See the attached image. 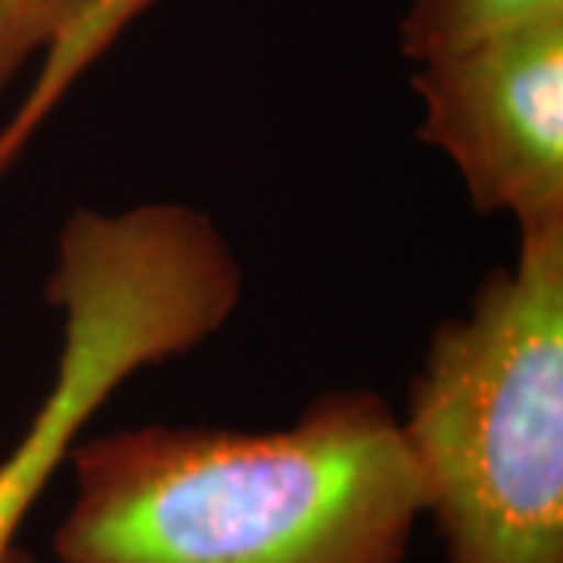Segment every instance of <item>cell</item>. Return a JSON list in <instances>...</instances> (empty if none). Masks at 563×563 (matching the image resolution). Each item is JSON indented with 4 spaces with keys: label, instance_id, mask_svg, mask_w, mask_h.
I'll return each mask as SVG.
<instances>
[{
    "label": "cell",
    "instance_id": "5b68a950",
    "mask_svg": "<svg viewBox=\"0 0 563 563\" xmlns=\"http://www.w3.org/2000/svg\"><path fill=\"white\" fill-rule=\"evenodd\" d=\"M141 0H0V98L47 54L54 63L95 51Z\"/></svg>",
    "mask_w": 563,
    "mask_h": 563
},
{
    "label": "cell",
    "instance_id": "52a82bcc",
    "mask_svg": "<svg viewBox=\"0 0 563 563\" xmlns=\"http://www.w3.org/2000/svg\"><path fill=\"white\" fill-rule=\"evenodd\" d=\"M3 563H38V561H35V554H29V551H22V548H10V554L3 558Z\"/></svg>",
    "mask_w": 563,
    "mask_h": 563
},
{
    "label": "cell",
    "instance_id": "6da1fadb",
    "mask_svg": "<svg viewBox=\"0 0 563 563\" xmlns=\"http://www.w3.org/2000/svg\"><path fill=\"white\" fill-rule=\"evenodd\" d=\"M60 563H407L426 514L401 420L320 391L288 429L135 426L69 448Z\"/></svg>",
    "mask_w": 563,
    "mask_h": 563
},
{
    "label": "cell",
    "instance_id": "7a4b0ae2",
    "mask_svg": "<svg viewBox=\"0 0 563 563\" xmlns=\"http://www.w3.org/2000/svg\"><path fill=\"white\" fill-rule=\"evenodd\" d=\"M401 429L448 563H563V222L435 325Z\"/></svg>",
    "mask_w": 563,
    "mask_h": 563
},
{
    "label": "cell",
    "instance_id": "277c9868",
    "mask_svg": "<svg viewBox=\"0 0 563 563\" xmlns=\"http://www.w3.org/2000/svg\"><path fill=\"white\" fill-rule=\"evenodd\" d=\"M410 85L420 139L457 166L479 213L520 232L563 222V13L420 63Z\"/></svg>",
    "mask_w": 563,
    "mask_h": 563
},
{
    "label": "cell",
    "instance_id": "8992f818",
    "mask_svg": "<svg viewBox=\"0 0 563 563\" xmlns=\"http://www.w3.org/2000/svg\"><path fill=\"white\" fill-rule=\"evenodd\" d=\"M554 13H563V0H410L398 25V47L420 66Z\"/></svg>",
    "mask_w": 563,
    "mask_h": 563
},
{
    "label": "cell",
    "instance_id": "3957f363",
    "mask_svg": "<svg viewBox=\"0 0 563 563\" xmlns=\"http://www.w3.org/2000/svg\"><path fill=\"white\" fill-rule=\"evenodd\" d=\"M242 288V263L203 210L154 201L69 213L47 279V301L63 313L60 361L29 429L0 461V563L113 391L220 332Z\"/></svg>",
    "mask_w": 563,
    "mask_h": 563
}]
</instances>
